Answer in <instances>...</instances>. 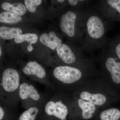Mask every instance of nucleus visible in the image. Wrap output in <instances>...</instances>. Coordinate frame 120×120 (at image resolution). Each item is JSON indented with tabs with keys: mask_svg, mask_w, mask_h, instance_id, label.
Listing matches in <instances>:
<instances>
[{
	"mask_svg": "<svg viewBox=\"0 0 120 120\" xmlns=\"http://www.w3.org/2000/svg\"><path fill=\"white\" fill-rule=\"evenodd\" d=\"M110 22L102 17L96 7L88 5L84 16L80 42L84 52L92 54L108 44L106 34L109 30Z\"/></svg>",
	"mask_w": 120,
	"mask_h": 120,
	"instance_id": "f257e3e1",
	"label": "nucleus"
},
{
	"mask_svg": "<svg viewBox=\"0 0 120 120\" xmlns=\"http://www.w3.org/2000/svg\"><path fill=\"white\" fill-rule=\"evenodd\" d=\"M99 76L95 65L77 67L58 63L49 78L56 90L70 94L88 80Z\"/></svg>",
	"mask_w": 120,
	"mask_h": 120,
	"instance_id": "f03ea898",
	"label": "nucleus"
},
{
	"mask_svg": "<svg viewBox=\"0 0 120 120\" xmlns=\"http://www.w3.org/2000/svg\"><path fill=\"white\" fill-rule=\"evenodd\" d=\"M69 94L93 103L99 109L109 108L115 96L99 76L88 80Z\"/></svg>",
	"mask_w": 120,
	"mask_h": 120,
	"instance_id": "7ed1b4c3",
	"label": "nucleus"
},
{
	"mask_svg": "<svg viewBox=\"0 0 120 120\" xmlns=\"http://www.w3.org/2000/svg\"><path fill=\"white\" fill-rule=\"evenodd\" d=\"M37 120H76L71 94L55 90L45 102Z\"/></svg>",
	"mask_w": 120,
	"mask_h": 120,
	"instance_id": "20e7f679",
	"label": "nucleus"
},
{
	"mask_svg": "<svg viewBox=\"0 0 120 120\" xmlns=\"http://www.w3.org/2000/svg\"><path fill=\"white\" fill-rule=\"evenodd\" d=\"M22 76L16 69L9 67L3 70L0 79V103L15 112L20 101L19 93Z\"/></svg>",
	"mask_w": 120,
	"mask_h": 120,
	"instance_id": "39448f33",
	"label": "nucleus"
},
{
	"mask_svg": "<svg viewBox=\"0 0 120 120\" xmlns=\"http://www.w3.org/2000/svg\"><path fill=\"white\" fill-rule=\"evenodd\" d=\"M118 60L109 49H105L98 58L99 77L114 92L115 86L120 84V62Z\"/></svg>",
	"mask_w": 120,
	"mask_h": 120,
	"instance_id": "423d86ee",
	"label": "nucleus"
},
{
	"mask_svg": "<svg viewBox=\"0 0 120 120\" xmlns=\"http://www.w3.org/2000/svg\"><path fill=\"white\" fill-rule=\"evenodd\" d=\"M88 5L69 10L62 14L60 27L62 32L69 38L80 42L82 36V24L84 13Z\"/></svg>",
	"mask_w": 120,
	"mask_h": 120,
	"instance_id": "0eeeda50",
	"label": "nucleus"
},
{
	"mask_svg": "<svg viewBox=\"0 0 120 120\" xmlns=\"http://www.w3.org/2000/svg\"><path fill=\"white\" fill-rule=\"evenodd\" d=\"M58 63L77 67H86L95 65L93 59L87 58L80 47L72 49L67 44L62 43L57 47Z\"/></svg>",
	"mask_w": 120,
	"mask_h": 120,
	"instance_id": "6e6552de",
	"label": "nucleus"
},
{
	"mask_svg": "<svg viewBox=\"0 0 120 120\" xmlns=\"http://www.w3.org/2000/svg\"><path fill=\"white\" fill-rule=\"evenodd\" d=\"M22 107L26 109L34 106L44 105L48 98L24 76H22L19 93Z\"/></svg>",
	"mask_w": 120,
	"mask_h": 120,
	"instance_id": "1a4fd4ad",
	"label": "nucleus"
},
{
	"mask_svg": "<svg viewBox=\"0 0 120 120\" xmlns=\"http://www.w3.org/2000/svg\"><path fill=\"white\" fill-rule=\"evenodd\" d=\"M22 71L25 75L32 80L52 90H56L55 86L50 80L45 69L37 61H30L26 63L22 68Z\"/></svg>",
	"mask_w": 120,
	"mask_h": 120,
	"instance_id": "9d476101",
	"label": "nucleus"
},
{
	"mask_svg": "<svg viewBox=\"0 0 120 120\" xmlns=\"http://www.w3.org/2000/svg\"><path fill=\"white\" fill-rule=\"evenodd\" d=\"M71 95L76 120H94L99 110L98 107L88 101Z\"/></svg>",
	"mask_w": 120,
	"mask_h": 120,
	"instance_id": "9b49d317",
	"label": "nucleus"
},
{
	"mask_svg": "<svg viewBox=\"0 0 120 120\" xmlns=\"http://www.w3.org/2000/svg\"><path fill=\"white\" fill-rule=\"evenodd\" d=\"M99 13L107 21L112 22L120 16V0H102L96 6Z\"/></svg>",
	"mask_w": 120,
	"mask_h": 120,
	"instance_id": "f8f14e48",
	"label": "nucleus"
},
{
	"mask_svg": "<svg viewBox=\"0 0 120 120\" xmlns=\"http://www.w3.org/2000/svg\"><path fill=\"white\" fill-rule=\"evenodd\" d=\"M39 41L43 45L52 50L56 49L59 45L62 43V40L53 31L48 34H42L40 36Z\"/></svg>",
	"mask_w": 120,
	"mask_h": 120,
	"instance_id": "ddd939ff",
	"label": "nucleus"
},
{
	"mask_svg": "<svg viewBox=\"0 0 120 120\" xmlns=\"http://www.w3.org/2000/svg\"><path fill=\"white\" fill-rule=\"evenodd\" d=\"M94 120H120V110L116 108L99 109Z\"/></svg>",
	"mask_w": 120,
	"mask_h": 120,
	"instance_id": "4468645a",
	"label": "nucleus"
},
{
	"mask_svg": "<svg viewBox=\"0 0 120 120\" xmlns=\"http://www.w3.org/2000/svg\"><path fill=\"white\" fill-rule=\"evenodd\" d=\"M43 105H39L30 107L23 112L17 120H37L40 116Z\"/></svg>",
	"mask_w": 120,
	"mask_h": 120,
	"instance_id": "2eb2a0df",
	"label": "nucleus"
},
{
	"mask_svg": "<svg viewBox=\"0 0 120 120\" xmlns=\"http://www.w3.org/2000/svg\"><path fill=\"white\" fill-rule=\"evenodd\" d=\"M22 30L18 27H8L5 26L0 27V36L5 40L15 39L22 34Z\"/></svg>",
	"mask_w": 120,
	"mask_h": 120,
	"instance_id": "dca6fc26",
	"label": "nucleus"
},
{
	"mask_svg": "<svg viewBox=\"0 0 120 120\" xmlns=\"http://www.w3.org/2000/svg\"><path fill=\"white\" fill-rule=\"evenodd\" d=\"M4 10L12 12L19 16L23 15L26 12V8L21 3L11 4L8 2H4L1 5Z\"/></svg>",
	"mask_w": 120,
	"mask_h": 120,
	"instance_id": "f3484780",
	"label": "nucleus"
},
{
	"mask_svg": "<svg viewBox=\"0 0 120 120\" xmlns=\"http://www.w3.org/2000/svg\"><path fill=\"white\" fill-rule=\"evenodd\" d=\"M20 16L9 11H4L0 14V22L4 23L15 24L22 20Z\"/></svg>",
	"mask_w": 120,
	"mask_h": 120,
	"instance_id": "a211bd4d",
	"label": "nucleus"
},
{
	"mask_svg": "<svg viewBox=\"0 0 120 120\" xmlns=\"http://www.w3.org/2000/svg\"><path fill=\"white\" fill-rule=\"evenodd\" d=\"M18 118L15 111L9 109L0 103V120H17Z\"/></svg>",
	"mask_w": 120,
	"mask_h": 120,
	"instance_id": "6ab92c4d",
	"label": "nucleus"
},
{
	"mask_svg": "<svg viewBox=\"0 0 120 120\" xmlns=\"http://www.w3.org/2000/svg\"><path fill=\"white\" fill-rule=\"evenodd\" d=\"M38 37L37 34H22L15 39V42L17 43H22L24 41H27L30 44H32L37 42Z\"/></svg>",
	"mask_w": 120,
	"mask_h": 120,
	"instance_id": "aec40b11",
	"label": "nucleus"
},
{
	"mask_svg": "<svg viewBox=\"0 0 120 120\" xmlns=\"http://www.w3.org/2000/svg\"><path fill=\"white\" fill-rule=\"evenodd\" d=\"M26 9L30 12L34 13L37 7L42 3L41 0H25L24 1Z\"/></svg>",
	"mask_w": 120,
	"mask_h": 120,
	"instance_id": "412c9836",
	"label": "nucleus"
},
{
	"mask_svg": "<svg viewBox=\"0 0 120 120\" xmlns=\"http://www.w3.org/2000/svg\"><path fill=\"white\" fill-rule=\"evenodd\" d=\"M107 45L108 49L113 53L116 58L120 60V41L118 43L113 41H110Z\"/></svg>",
	"mask_w": 120,
	"mask_h": 120,
	"instance_id": "4be33fe9",
	"label": "nucleus"
},
{
	"mask_svg": "<svg viewBox=\"0 0 120 120\" xmlns=\"http://www.w3.org/2000/svg\"><path fill=\"white\" fill-rule=\"evenodd\" d=\"M27 50H28V51H29V52H31L33 50V47H32V45H31V44H29L27 46Z\"/></svg>",
	"mask_w": 120,
	"mask_h": 120,
	"instance_id": "5701e85b",
	"label": "nucleus"
},
{
	"mask_svg": "<svg viewBox=\"0 0 120 120\" xmlns=\"http://www.w3.org/2000/svg\"><path fill=\"white\" fill-rule=\"evenodd\" d=\"M64 1L65 0H57L58 2H60V3H62V2H64Z\"/></svg>",
	"mask_w": 120,
	"mask_h": 120,
	"instance_id": "b1692460",
	"label": "nucleus"
},
{
	"mask_svg": "<svg viewBox=\"0 0 120 120\" xmlns=\"http://www.w3.org/2000/svg\"><path fill=\"white\" fill-rule=\"evenodd\" d=\"M2 54V50H1V47H0V56H1Z\"/></svg>",
	"mask_w": 120,
	"mask_h": 120,
	"instance_id": "393cba45",
	"label": "nucleus"
}]
</instances>
